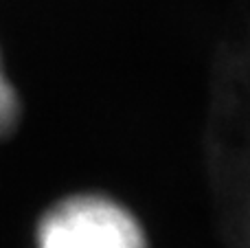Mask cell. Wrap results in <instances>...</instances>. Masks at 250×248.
Returning <instances> with one entry per match:
<instances>
[{"mask_svg": "<svg viewBox=\"0 0 250 248\" xmlns=\"http://www.w3.org/2000/svg\"><path fill=\"white\" fill-rule=\"evenodd\" d=\"M38 248H145V233L119 202L77 193L46 211L38 227Z\"/></svg>", "mask_w": 250, "mask_h": 248, "instance_id": "obj_1", "label": "cell"}, {"mask_svg": "<svg viewBox=\"0 0 250 248\" xmlns=\"http://www.w3.org/2000/svg\"><path fill=\"white\" fill-rule=\"evenodd\" d=\"M18 117H20L18 90L11 82V75H9V70H7V64H4L2 55H0V136L11 134Z\"/></svg>", "mask_w": 250, "mask_h": 248, "instance_id": "obj_2", "label": "cell"}]
</instances>
